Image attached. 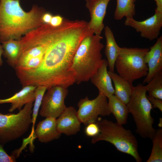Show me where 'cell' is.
Instances as JSON below:
<instances>
[{"label":"cell","mask_w":162,"mask_h":162,"mask_svg":"<svg viewBox=\"0 0 162 162\" xmlns=\"http://www.w3.org/2000/svg\"><path fill=\"white\" fill-rule=\"evenodd\" d=\"M47 89L46 87L43 86H37L35 90V99L33 106L32 121V126L30 137H33L34 134V126L39 110L40 107L43 96Z\"/></svg>","instance_id":"24"},{"label":"cell","mask_w":162,"mask_h":162,"mask_svg":"<svg viewBox=\"0 0 162 162\" xmlns=\"http://www.w3.org/2000/svg\"><path fill=\"white\" fill-rule=\"evenodd\" d=\"M20 0H0V42L19 40L44 23L41 18L46 12L34 4L28 12L21 7Z\"/></svg>","instance_id":"2"},{"label":"cell","mask_w":162,"mask_h":162,"mask_svg":"<svg viewBox=\"0 0 162 162\" xmlns=\"http://www.w3.org/2000/svg\"><path fill=\"white\" fill-rule=\"evenodd\" d=\"M4 50L3 56L10 66L15 68L20 56L21 43L20 40L10 39L2 43Z\"/></svg>","instance_id":"20"},{"label":"cell","mask_w":162,"mask_h":162,"mask_svg":"<svg viewBox=\"0 0 162 162\" xmlns=\"http://www.w3.org/2000/svg\"><path fill=\"white\" fill-rule=\"evenodd\" d=\"M33 102L26 104L17 114L0 112V141L5 143L21 137L32 123Z\"/></svg>","instance_id":"7"},{"label":"cell","mask_w":162,"mask_h":162,"mask_svg":"<svg viewBox=\"0 0 162 162\" xmlns=\"http://www.w3.org/2000/svg\"><path fill=\"white\" fill-rule=\"evenodd\" d=\"M100 35H89L82 40L75 53L72 69L77 84L88 81L100 66L102 59L101 50L104 45Z\"/></svg>","instance_id":"3"},{"label":"cell","mask_w":162,"mask_h":162,"mask_svg":"<svg viewBox=\"0 0 162 162\" xmlns=\"http://www.w3.org/2000/svg\"><path fill=\"white\" fill-rule=\"evenodd\" d=\"M86 126L84 132L87 136L92 137L99 134L100 129L96 122L90 123Z\"/></svg>","instance_id":"25"},{"label":"cell","mask_w":162,"mask_h":162,"mask_svg":"<svg viewBox=\"0 0 162 162\" xmlns=\"http://www.w3.org/2000/svg\"><path fill=\"white\" fill-rule=\"evenodd\" d=\"M153 146L150 155L146 162H162V128L156 130L152 140Z\"/></svg>","instance_id":"22"},{"label":"cell","mask_w":162,"mask_h":162,"mask_svg":"<svg viewBox=\"0 0 162 162\" xmlns=\"http://www.w3.org/2000/svg\"><path fill=\"white\" fill-rule=\"evenodd\" d=\"M124 24L140 32L142 37L152 40L157 38L160 34L162 26V12L155 9L154 15L142 21L127 17Z\"/></svg>","instance_id":"10"},{"label":"cell","mask_w":162,"mask_h":162,"mask_svg":"<svg viewBox=\"0 0 162 162\" xmlns=\"http://www.w3.org/2000/svg\"><path fill=\"white\" fill-rule=\"evenodd\" d=\"M4 50L2 44H0V66L3 64V61L2 59V56L3 55Z\"/></svg>","instance_id":"31"},{"label":"cell","mask_w":162,"mask_h":162,"mask_svg":"<svg viewBox=\"0 0 162 162\" xmlns=\"http://www.w3.org/2000/svg\"><path fill=\"white\" fill-rule=\"evenodd\" d=\"M63 19L64 18L60 15L53 16L49 24L53 27L59 26L62 23Z\"/></svg>","instance_id":"28"},{"label":"cell","mask_w":162,"mask_h":162,"mask_svg":"<svg viewBox=\"0 0 162 162\" xmlns=\"http://www.w3.org/2000/svg\"><path fill=\"white\" fill-rule=\"evenodd\" d=\"M37 87L33 85L24 86L20 91L11 97L0 99V104L11 103V106L8 110L10 112H12L16 109L19 111L26 104L34 101L35 90Z\"/></svg>","instance_id":"16"},{"label":"cell","mask_w":162,"mask_h":162,"mask_svg":"<svg viewBox=\"0 0 162 162\" xmlns=\"http://www.w3.org/2000/svg\"><path fill=\"white\" fill-rule=\"evenodd\" d=\"M67 88L57 86L47 89L42 100L39 115L45 117L58 118L67 107L64 101L68 94Z\"/></svg>","instance_id":"9"},{"label":"cell","mask_w":162,"mask_h":162,"mask_svg":"<svg viewBox=\"0 0 162 162\" xmlns=\"http://www.w3.org/2000/svg\"><path fill=\"white\" fill-rule=\"evenodd\" d=\"M108 99L111 113L114 116L117 123L122 125L126 123L129 113L127 105L114 94Z\"/></svg>","instance_id":"19"},{"label":"cell","mask_w":162,"mask_h":162,"mask_svg":"<svg viewBox=\"0 0 162 162\" xmlns=\"http://www.w3.org/2000/svg\"><path fill=\"white\" fill-rule=\"evenodd\" d=\"M35 138H37L40 142L47 143L58 139L62 134L56 128V118L46 117L38 122L34 131Z\"/></svg>","instance_id":"15"},{"label":"cell","mask_w":162,"mask_h":162,"mask_svg":"<svg viewBox=\"0 0 162 162\" xmlns=\"http://www.w3.org/2000/svg\"><path fill=\"white\" fill-rule=\"evenodd\" d=\"M15 158L13 155L10 156L4 150L0 143V162H14Z\"/></svg>","instance_id":"26"},{"label":"cell","mask_w":162,"mask_h":162,"mask_svg":"<svg viewBox=\"0 0 162 162\" xmlns=\"http://www.w3.org/2000/svg\"><path fill=\"white\" fill-rule=\"evenodd\" d=\"M92 35L88 22L64 18L62 24L54 27L43 26L45 51L40 65L31 70L20 71L18 77L23 86H55L66 88L75 83L72 66L75 53L83 39Z\"/></svg>","instance_id":"1"},{"label":"cell","mask_w":162,"mask_h":162,"mask_svg":"<svg viewBox=\"0 0 162 162\" xmlns=\"http://www.w3.org/2000/svg\"><path fill=\"white\" fill-rule=\"evenodd\" d=\"M147 97L151 104L152 108H157L162 112V100L147 95Z\"/></svg>","instance_id":"27"},{"label":"cell","mask_w":162,"mask_h":162,"mask_svg":"<svg viewBox=\"0 0 162 162\" xmlns=\"http://www.w3.org/2000/svg\"><path fill=\"white\" fill-rule=\"evenodd\" d=\"M145 86L148 96L162 100V71L157 74Z\"/></svg>","instance_id":"23"},{"label":"cell","mask_w":162,"mask_h":162,"mask_svg":"<svg viewBox=\"0 0 162 162\" xmlns=\"http://www.w3.org/2000/svg\"><path fill=\"white\" fill-rule=\"evenodd\" d=\"M107 98L99 93L94 99L89 100L87 97L81 99L77 106V113L80 121L86 125L91 123L96 122L99 116H109L111 112Z\"/></svg>","instance_id":"8"},{"label":"cell","mask_w":162,"mask_h":162,"mask_svg":"<svg viewBox=\"0 0 162 162\" xmlns=\"http://www.w3.org/2000/svg\"><path fill=\"white\" fill-rule=\"evenodd\" d=\"M157 6L156 9L157 10L162 12V0H154Z\"/></svg>","instance_id":"30"},{"label":"cell","mask_w":162,"mask_h":162,"mask_svg":"<svg viewBox=\"0 0 162 162\" xmlns=\"http://www.w3.org/2000/svg\"><path fill=\"white\" fill-rule=\"evenodd\" d=\"M144 60L148 71L143 83H149L158 73L162 71V36L157 38L155 43L146 55Z\"/></svg>","instance_id":"12"},{"label":"cell","mask_w":162,"mask_h":162,"mask_svg":"<svg viewBox=\"0 0 162 162\" xmlns=\"http://www.w3.org/2000/svg\"><path fill=\"white\" fill-rule=\"evenodd\" d=\"M116 6L114 13L116 20H122L124 17L133 18L136 14L135 2L137 0H116Z\"/></svg>","instance_id":"21"},{"label":"cell","mask_w":162,"mask_h":162,"mask_svg":"<svg viewBox=\"0 0 162 162\" xmlns=\"http://www.w3.org/2000/svg\"><path fill=\"white\" fill-rule=\"evenodd\" d=\"M81 123L78 116L77 111L72 106L67 107L56 118V128L61 134L67 136L74 135L80 130Z\"/></svg>","instance_id":"13"},{"label":"cell","mask_w":162,"mask_h":162,"mask_svg":"<svg viewBox=\"0 0 162 162\" xmlns=\"http://www.w3.org/2000/svg\"><path fill=\"white\" fill-rule=\"evenodd\" d=\"M53 15L50 13L45 12L42 15L41 20L44 24H49Z\"/></svg>","instance_id":"29"},{"label":"cell","mask_w":162,"mask_h":162,"mask_svg":"<svg viewBox=\"0 0 162 162\" xmlns=\"http://www.w3.org/2000/svg\"><path fill=\"white\" fill-rule=\"evenodd\" d=\"M145 86L140 83L134 86L127 104L129 113L132 115L136 125V132L144 138L153 137L156 130L153 127V108L146 94Z\"/></svg>","instance_id":"5"},{"label":"cell","mask_w":162,"mask_h":162,"mask_svg":"<svg viewBox=\"0 0 162 162\" xmlns=\"http://www.w3.org/2000/svg\"><path fill=\"white\" fill-rule=\"evenodd\" d=\"M104 29L106 39L104 53L107 58L109 70L114 72L115 62L119 54L121 47L117 44L110 28L106 26Z\"/></svg>","instance_id":"18"},{"label":"cell","mask_w":162,"mask_h":162,"mask_svg":"<svg viewBox=\"0 0 162 162\" xmlns=\"http://www.w3.org/2000/svg\"><path fill=\"white\" fill-rule=\"evenodd\" d=\"M108 73L114 85V94L127 105L134 87L133 82L114 72L109 70Z\"/></svg>","instance_id":"17"},{"label":"cell","mask_w":162,"mask_h":162,"mask_svg":"<svg viewBox=\"0 0 162 162\" xmlns=\"http://www.w3.org/2000/svg\"><path fill=\"white\" fill-rule=\"evenodd\" d=\"M111 0H85L86 6L88 9L90 20L88 22L92 34L100 35L105 27L104 20L108 5Z\"/></svg>","instance_id":"11"},{"label":"cell","mask_w":162,"mask_h":162,"mask_svg":"<svg viewBox=\"0 0 162 162\" xmlns=\"http://www.w3.org/2000/svg\"><path fill=\"white\" fill-rule=\"evenodd\" d=\"M100 132L92 137L91 142L94 144L100 141L111 143L119 152L130 155L137 162L142 159L138 152L137 139L132 131L124 128L122 125L106 119L98 121Z\"/></svg>","instance_id":"4"},{"label":"cell","mask_w":162,"mask_h":162,"mask_svg":"<svg viewBox=\"0 0 162 162\" xmlns=\"http://www.w3.org/2000/svg\"><path fill=\"white\" fill-rule=\"evenodd\" d=\"M149 50L148 48L121 47L115 63L118 74L132 82L146 76L148 68L144 58Z\"/></svg>","instance_id":"6"},{"label":"cell","mask_w":162,"mask_h":162,"mask_svg":"<svg viewBox=\"0 0 162 162\" xmlns=\"http://www.w3.org/2000/svg\"><path fill=\"white\" fill-rule=\"evenodd\" d=\"M108 67L107 61L104 59L101 65L90 79L98 89L99 93L104 95L107 98L114 94L115 92L112 79L108 73Z\"/></svg>","instance_id":"14"},{"label":"cell","mask_w":162,"mask_h":162,"mask_svg":"<svg viewBox=\"0 0 162 162\" xmlns=\"http://www.w3.org/2000/svg\"><path fill=\"white\" fill-rule=\"evenodd\" d=\"M158 126L159 128L162 127V118H159V122L158 124Z\"/></svg>","instance_id":"32"}]
</instances>
